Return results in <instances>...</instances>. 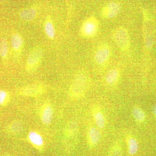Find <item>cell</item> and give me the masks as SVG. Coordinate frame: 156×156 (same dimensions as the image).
I'll use <instances>...</instances> for the list:
<instances>
[{"mask_svg": "<svg viewBox=\"0 0 156 156\" xmlns=\"http://www.w3.org/2000/svg\"><path fill=\"white\" fill-rule=\"evenodd\" d=\"M120 73L118 70L112 69L105 76V81L108 84H114L118 81Z\"/></svg>", "mask_w": 156, "mask_h": 156, "instance_id": "cell-15", "label": "cell"}, {"mask_svg": "<svg viewBox=\"0 0 156 156\" xmlns=\"http://www.w3.org/2000/svg\"><path fill=\"white\" fill-rule=\"evenodd\" d=\"M37 11L34 8H29L24 9L20 13V17L26 21H31L35 18Z\"/></svg>", "mask_w": 156, "mask_h": 156, "instance_id": "cell-14", "label": "cell"}, {"mask_svg": "<svg viewBox=\"0 0 156 156\" xmlns=\"http://www.w3.org/2000/svg\"><path fill=\"white\" fill-rule=\"evenodd\" d=\"M43 50L37 46L32 49L29 54L26 69L28 73H33L37 69L43 58Z\"/></svg>", "mask_w": 156, "mask_h": 156, "instance_id": "cell-2", "label": "cell"}, {"mask_svg": "<svg viewBox=\"0 0 156 156\" xmlns=\"http://www.w3.org/2000/svg\"><path fill=\"white\" fill-rule=\"evenodd\" d=\"M44 30L45 33L49 38L51 40L54 39L55 34V30L52 20L49 16L47 17L45 20Z\"/></svg>", "mask_w": 156, "mask_h": 156, "instance_id": "cell-13", "label": "cell"}, {"mask_svg": "<svg viewBox=\"0 0 156 156\" xmlns=\"http://www.w3.org/2000/svg\"><path fill=\"white\" fill-rule=\"evenodd\" d=\"M3 1V0H0V1Z\"/></svg>", "mask_w": 156, "mask_h": 156, "instance_id": "cell-23", "label": "cell"}, {"mask_svg": "<svg viewBox=\"0 0 156 156\" xmlns=\"http://www.w3.org/2000/svg\"><path fill=\"white\" fill-rule=\"evenodd\" d=\"M12 48L16 52L20 53L23 47V41L22 37L19 34H15L11 38Z\"/></svg>", "mask_w": 156, "mask_h": 156, "instance_id": "cell-11", "label": "cell"}, {"mask_svg": "<svg viewBox=\"0 0 156 156\" xmlns=\"http://www.w3.org/2000/svg\"><path fill=\"white\" fill-rule=\"evenodd\" d=\"M113 37L115 44L120 49L126 50L130 45V37L128 31L123 27H119L115 29Z\"/></svg>", "mask_w": 156, "mask_h": 156, "instance_id": "cell-4", "label": "cell"}, {"mask_svg": "<svg viewBox=\"0 0 156 156\" xmlns=\"http://www.w3.org/2000/svg\"><path fill=\"white\" fill-rule=\"evenodd\" d=\"M122 152L119 146H115L112 148L109 156H121Z\"/></svg>", "mask_w": 156, "mask_h": 156, "instance_id": "cell-20", "label": "cell"}, {"mask_svg": "<svg viewBox=\"0 0 156 156\" xmlns=\"http://www.w3.org/2000/svg\"><path fill=\"white\" fill-rule=\"evenodd\" d=\"M8 51V45L7 40L5 37L1 39L0 45V54L3 58H5L7 55Z\"/></svg>", "mask_w": 156, "mask_h": 156, "instance_id": "cell-19", "label": "cell"}, {"mask_svg": "<svg viewBox=\"0 0 156 156\" xmlns=\"http://www.w3.org/2000/svg\"><path fill=\"white\" fill-rule=\"evenodd\" d=\"M121 6L115 2L108 3L104 7L101 11V14L104 18L110 19L116 16L121 11Z\"/></svg>", "mask_w": 156, "mask_h": 156, "instance_id": "cell-6", "label": "cell"}, {"mask_svg": "<svg viewBox=\"0 0 156 156\" xmlns=\"http://www.w3.org/2000/svg\"><path fill=\"white\" fill-rule=\"evenodd\" d=\"M101 137L100 131L95 127H91L88 131V137L89 142L92 145H95L99 142Z\"/></svg>", "mask_w": 156, "mask_h": 156, "instance_id": "cell-10", "label": "cell"}, {"mask_svg": "<svg viewBox=\"0 0 156 156\" xmlns=\"http://www.w3.org/2000/svg\"><path fill=\"white\" fill-rule=\"evenodd\" d=\"M88 80L84 74L78 75L73 81L69 89V94L73 98L82 97L87 91Z\"/></svg>", "mask_w": 156, "mask_h": 156, "instance_id": "cell-1", "label": "cell"}, {"mask_svg": "<svg viewBox=\"0 0 156 156\" xmlns=\"http://www.w3.org/2000/svg\"><path fill=\"white\" fill-rule=\"evenodd\" d=\"M44 90L45 87L41 84H34L23 88V94L26 96H37L41 95Z\"/></svg>", "mask_w": 156, "mask_h": 156, "instance_id": "cell-8", "label": "cell"}, {"mask_svg": "<svg viewBox=\"0 0 156 156\" xmlns=\"http://www.w3.org/2000/svg\"><path fill=\"white\" fill-rule=\"evenodd\" d=\"M132 115L136 121L139 122H142L145 120V113L143 111L138 107H135L133 108Z\"/></svg>", "mask_w": 156, "mask_h": 156, "instance_id": "cell-17", "label": "cell"}, {"mask_svg": "<svg viewBox=\"0 0 156 156\" xmlns=\"http://www.w3.org/2000/svg\"><path fill=\"white\" fill-rule=\"evenodd\" d=\"M128 152L131 155H134L138 150V145L137 140L133 137L128 140Z\"/></svg>", "mask_w": 156, "mask_h": 156, "instance_id": "cell-18", "label": "cell"}, {"mask_svg": "<svg viewBox=\"0 0 156 156\" xmlns=\"http://www.w3.org/2000/svg\"><path fill=\"white\" fill-rule=\"evenodd\" d=\"M110 48L107 45L101 46L95 53V59L98 64L103 65L107 62L110 56Z\"/></svg>", "mask_w": 156, "mask_h": 156, "instance_id": "cell-7", "label": "cell"}, {"mask_svg": "<svg viewBox=\"0 0 156 156\" xmlns=\"http://www.w3.org/2000/svg\"><path fill=\"white\" fill-rule=\"evenodd\" d=\"M8 97L7 92L4 90H0V105L3 104L6 101Z\"/></svg>", "mask_w": 156, "mask_h": 156, "instance_id": "cell-21", "label": "cell"}, {"mask_svg": "<svg viewBox=\"0 0 156 156\" xmlns=\"http://www.w3.org/2000/svg\"><path fill=\"white\" fill-rule=\"evenodd\" d=\"M93 117L97 127L101 129L104 128L106 124V121L103 113L100 109L97 108L94 110Z\"/></svg>", "mask_w": 156, "mask_h": 156, "instance_id": "cell-12", "label": "cell"}, {"mask_svg": "<svg viewBox=\"0 0 156 156\" xmlns=\"http://www.w3.org/2000/svg\"><path fill=\"white\" fill-rule=\"evenodd\" d=\"M29 139L32 143L37 146L43 145V139L42 136L36 131H31L28 135Z\"/></svg>", "mask_w": 156, "mask_h": 156, "instance_id": "cell-16", "label": "cell"}, {"mask_svg": "<svg viewBox=\"0 0 156 156\" xmlns=\"http://www.w3.org/2000/svg\"><path fill=\"white\" fill-rule=\"evenodd\" d=\"M53 116V108L50 105H45L42 109L41 115V118L43 123L46 125H50L52 122Z\"/></svg>", "mask_w": 156, "mask_h": 156, "instance_id": "cell-9", "label": "cell"}, {"mask_svg": "<svg viewBox=\"0 0 156 156\" xmlns=\"http://www.w3.org/2000/svg\"><path fill=\"white\" fill-rule=\"evenodd\" d=\"M144 34L147 47L151 48L153 45L154 38V26L153 21L147 17H144Z\"/></svg>", "mask_w": 156, "mask_h": 156, "instance_id": "cell-5", "label": "cell"}, {"mask_svg": "<svg viewBox=\"0 0 156 156\" xmlns=\"http://www.w3.org/2000/svg\"><path fill=\"white\" fill-rule=\"evenodd\" d=\"M152 111L154 115L156 117V104L154 105L152 108Z\"/></svg>", "mask_w": 156, "mask_h": 156, "instance_id": "cell-22", "label": "cell"}, {"mask_svg": "<svg viewBox=\"0 0 156 156\" xmlns=\"http://www.w3.org/2000/svg\"><path fill=\"white\" fill-rule=\"evenodd\" d=\"M99 22L95 17H89L84 21L80 28V34L85 38L92 37L97 34Z\"/></svg>", "mask_w": 156, "mask_h": 156, "instance_id": "cell-3", "label": "cell"}]
</instances>
